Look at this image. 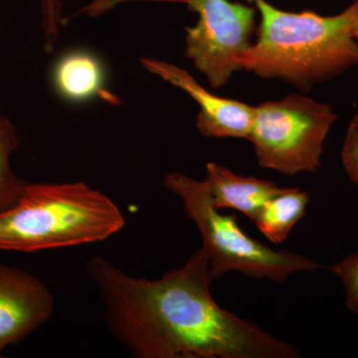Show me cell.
<instances>
[{"instance_id": "obj_10", "label": "cell", "mask_w": 358, "mask_h": 358, "mask_svg": "<svg viewBox=\"0 0 358 358\" xmlns=\"http://www.w3.org/2000/svg\"><path fill=\"white\" fill-rule=\"evenodd\" d=\"M56 91L66 100L83 102L96 96L112 100L105 90V72L100 61L86 51H73L61 57L52 72Z\"/></svg>"}, {"instance_id": "obj_13", "label": "cell", "mask_w": 358, "mask_h": 358, "mask_svg": "<svg viewBox=\"0 0 358 358\" xmlns=\"http://www.w3.org/2000/svg\"><path fill=\"white\" fill-rule=\"evenodd\" d=\"M343 282L346 308L358 315V251L329 267Z\"/></svg>"}, {"instance_id": "obj_9", "label": "cell", "mask_w": 358, "mask_h": 358, "mask_svg": "<svg viewBox=\"0 0 358 358\" xmlns=\"http://www.w3.org/2000/svg\"><path fill=\"white\" fill-rule=\"evenodd\" d=\"M214 206L219 210L232 209L254 221L268 200L282 188L272 181L238 176L215 162L206 164V178Z\"/></svg>"}, {"instance_id": "obj_15", "label": "cell", "mask_w": 358, "mask_h": 358, "mask_svg": "<svg viewBox=\"0 0 358 358\" xmlns=\"http://www.w3.org/2000/svg\"><path fill=\"white\" fill-rule=\"evenodd\" d=\"M41 9L47 49L50 50L52 45L56 42L58 36L61 1L60 0H42Z\"/></svg>"}, {"instance_id": "obj_6", "label": "cell", "mask_w": 358, "mask_h": 358, "mask_svg": "<svg viewBox=\"0 0 358 358\" xmlns=\"http://www.w3.org/2000/svg\"><path fill=\"white\" fill-rule=\"evenodd\" d=\"M199 14L194 27H186V57L206 76L212 88L229 81L240 70L237 59L251 46L255 7L230 0H181Z\"/></svg>"}, {"instance_id": "obj_17", "label": "cell", "mask_w": 358, "mask_h": 358, "mask_svg": "<svg viewBox=\"0 0 358 358\" xmlns=\"http://www.w3.org/2000/svg\"><path fill=\"white\" fill-rule=\"evenodd\" d=\"M3 357V353H0V358Z\"/></svg>"}, {"instance_id": "obj_11", "label": "cell", "mask_w": 358, "mask_h": 358, "mask_svg": "<svg viewBox=\"0 0 358 358\" xmlns=\"http://www.w3.org/2000/svg\"><path fill=\"white\" fill-rule=\"evenodd\" d=\"M310 194L298 187H284L268 200L253 221L258 230L274 244H282L307 213Z\"/></svg>"}, {"instance_id": "obj_2", "label": "cell", "mask_w": 358, "mask_h": 358, "mask_svg": "<svg viewBox=\"0 0 358 358\" xmlns=\"http://www.w3.org/2000/svg\"><path fill=\"white\" fill-rule=\"evenodd\" d=\"M260 14L258 38L237 59L240 70L310 88L358 66L350 7L338 15L289 13L267 0H250Z\"/></svg>"}, {"instance_id": "obj_14", "label": "cell", "mask_w": 358, "mask_h": 358, "mask_svg": "<svg viewBox=\"0 0 358 358\" xmlns=\"http://www.w3.org/2000/svg\"><path fill=\"white\" fill-rule=\"evenodd\" d=\"M341 159L346 173L358 186V114L355 115L348 127Z\"/></svg>"}, {"instance_id": "obj_8", "label": "cell", "mask_w": 358, "mask_h": 358, "mask_svg": "<svg viewBox=\"0 0 358 358\" xmlns=\"http://www.w3.org/2000/svg\"><path fill=\"white\" fill-rule=\"evenodd\" d=\"M141 65L152 74L182 89L200 107L196 126L207 138H234L249 140L255 107L231 99L213 95L185 69L164 61L143 58Z\"/></svg>"}, {"instance_id": "obj_5", "label": "cell", "mask_w": 358, "mask_h": 358, "mask_svg": "<svg viewBox=\"0 0 358 358\" xmlns=\"http://www.w3.org/2000/svg\"><path fill=\"white\" fill-rule=\"evenodd\" d=\"M336 120L331 106L293 94L255 107L249 141L265 169L289 176L315 173Z\"/></svg>"}, {"instance_id": "obj_7", "label": "cell", "mask_w": 358, "mask_h": 358, "mask_svg": "<svg viewBox=\"0 0 358 358\" xmlns=\"http://www.w3.org/2000/svg\"><path fill=\"white\" fill-rule=\"evenodd\" d=\"M55 310L47 285L27 271L0 265V353L31 336Z\"/></svg>"}, {"instance_id": "obj_3", "label": "cell", "mask_w": 358, "mask_h": 358, "mask_svg": "<svg viewBox=\"0 0 358 358\" xmlns=\"http://www.w3.org/2000/svg\"><path fill=\"white\" fill-rule=\"evenodd\" d=\"M124 225L119 206L86 183H28L18 201L0 213V251L98 243Z\"/></svg>"}, {"instance_id": "obj_16", "label": "cell", "mask_w": 358, "mask_h": 358, "mask_svg": "<svg viewBox=\"0 0 358 358\" xmlns=\"http://www.w3.org/2000/svg\"><path fill=\"white\" fill-rule=\"evenodd\" d=\"M348 7L350 10V31L358 42V0Z\"/></svg>"}, {"instance_id": "obj_1", "label": "cell", "mask_w": 358, "mask_h": 358, "mask_svg": "<svg viewBox=\"0 0 358 358\" xmlns=\"http://www.w3.org/2000/svg\"><path fill=\"white\" fill-rule=\"evenodd\" d=\"M113 338L136 358H299L296 346L228 312L212 296L202 248L185 265L148 280L106 257L87 261Z\"/></svg>"}, {"instance_id": "obj_4", "label": "cell", "mask_w": 358, "mask_h": 358, "mask_svg": "<svg viewBox=\"0 0 358 358\" xmlns=\"http://www.w3.org/2000/svg\"><path fill=\"white\" fill-rule=\"evenodd\" d=\"M164 183L181 199L186 215L201 234L212 281L235 271L253 279L284 282L296 273H313L322 268L313 259L271 248L249 236L234 215L222 214L214 206L206 181L169 173Z\"/></svg>"}, {"instance_id": "obj_12", "label": "cell", "mask_w": 358, "mask_h": 358, "mask_svg": "<svg viewBox=\"0 0 358 358\" xmlns=\"http://www.w3.org/2000/svg\"><path fill=\"white\" fill-rule=\"evenodd\" d=\"M20 145L13 122L0 115V213L13 206L24 192L27 181L18 178L10 166V157Z\"/></svg>"}]
</instances>
